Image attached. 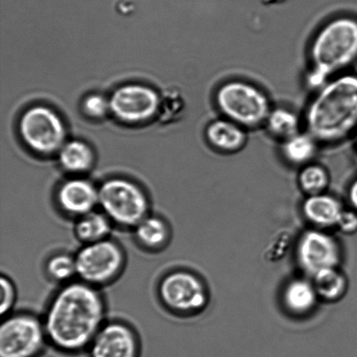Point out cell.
<instances>
[{"label": "cell", "mask_w": 357, "mask_h": 357, "mask_svg": "<svg viewBox=\"0 0 357 357\" xmlns=\"http://www.w3.org/2000/svg\"><path fill=\"white\" fill-rule=\"evenodd\" d=\"M48 344L43 320L28 312L10 313L0 325V357H40Z\"/></svg>", "instance_id": "7"}, {"label": "cell", "mask_w": 357, "mask_h": 357, "mask_svg": "<svg viewBox=\"0 0 357 357\" xmlns=\"http://www.w3.org/2000/svg\"><path fill=\"white\" fill-rule=\"evenodd\" d=\"M83 109L90 117L103 118L111 111L110 100H107L101 94H91L84 100Z\"/></svg>", "instance_id": "25"}, {"label": "cell", "mask_w": 357, "mask_h": 357, "mask_svg": "<svg viewBox=\"0 0 357 357\" xmlns=\"http://www.w3.org/2000/svg\"><path fill=\"white\" fill-rule=\"evenodd\" d=\"M357 62V19L334 17L314 33L309 48L306 83L316 91Z\"/></svg>", "instance_id": "3"}, {"label": "cell", "mask_w": 357, "mask_h": 357, "mask_svg": "<svg viewBox=\"0 0 357 357\" xmlns=\"http://www.w3.org/2000/svg\"><path fill=\"white\" fill-rule=\"evenodd\" d=\"M59 163L68 172L80 174L87 172L93 167L94 155L92 149L82 141L66 143L61 149Z\"/></svg>", "instance_id": "21"}, {"label": "cell", "mask_w": 357, "mask_h": 357, "mask_svg": "<svg viewBox=\"0 0 357 357\" xmlns=\"http://www.w3.org/2000/svg\"><path fill=\"white\" fill-rule=\"evenodd\" d=\"M318 295L313 283L297 279L287 285L283 293V302L290 312L304 314L316 306Z\"/></svg>", "instance_id": "20"}, {"label": "cell", "mask_w": 357, "mask_h": 357, "mask_svg": "<svg viewBox=\"0 0 357 357\" xmlns=\"http://www.w3.org/2000/svg\"><path fill=\"white\" fill-rule=\"evenodd\" d=\"M205 136L211 148L223 153L240 152L248 142V129L224 117L210 122Z\"/></svg>", "instance_id": "14"}, {"label": "cell", "mask_w": 357, "mask_h": 357, "mask_svg": "<svg viewBox=\"0 0 357 357\" xmlns=\"http://www.w3.org/2000/svg\"><path fill=\"white\" fill-rule=\"evenodd\" d=\"M303 208L306 218L320 227L337 226L344 210L337 198L325 194L309 196Z\"/></svg>", "instance_id": "15"}, {"label": "cell", "mask_w": 357, "mask_h": 357, "mask_svg": "<svg viewBox=\"0 0 357 357\" xmlns=\"http://www.w3.org/2000/svg\"><path fill=\"white\" fill-rule=\"evenodd\" d=\"M20 132L24 143L42 155L61 151L65 145V125L59 114L47 107L35 106L24 112Z\"/></svg>", "instance_id": "8"}, {"label": "cell", "mask_w": 357, "mask_h": 357, "mask_svg": "<svg viewBox=\"0 0 357 357\" xmlns=\"http://www.w3.org/2000/svg\"><path fill=\"white\" fill-rule=\"evenodd\" d=\"M264 128L273 138L282 142L304 131L303 119L291 108L273 107Z\"/></svg>", "instance_id": "17"}, {"label": "cell", "mask_w": 357, "mask_h": 357, "mask_svg": "<svg viewBox=\"0 0 357 357\" xmlns=\"http://www.w3.org/2000/svg\"><path fill=\"white\" fill-rule=\"evenodd\" d=\"M297 257L301 267L314 275L324 269L337 268L341 259L340 248L330 234L311 230L301 238Z\"/></svg>", "instance_id": "12"}, {"label": "cell", "mask_w": 357, "mask_h": 357, "mask_svg": "<svg viewBox=\"0 0 357 357\" xmlns=\"http://www.w3.org/2000/svg\"><path fill=\"white\" fill-rule=\"evenodd\" d=\"M77 278L100 288L115 281L123 272L126 254L116 241L108 239L84 244L75 255Z\"/></svg>", "instance_id": "6"}, {"label": "cell", "mask_w": 357, "mask_h": 357, "mask_svg": "<svg viewBox=\"0 0 357 357\" xmlns=\"http://www.w3.org/2000/svg\"><path fill=\"white\" fill-rule=\"evenodd\" d=\"M1 285V305H0V314L1 317L12 313V310L15 305L17 298V289L12 279L8 276L2 275L0 279Z\"/></svg>", "instance_id": "26"}, {"label": "cell", "mask_w": 357, "mask_h": 357, "mask_svg": "<svg viewBox=\"0 0 357 357\" xmlns=\"http://www.w3.org/2000/svg\"><path fill=\"white\" fill-rule=\"evenodd\" d=\"M313 278V284L318 297L327 302L341 299L348 289L347 279L337 268L324 269Z\"/></svg>", "instance_id": "22"}, {"label": "cell", "mask_w": 357, "mask_h": 357, "mask_svg": "<svg viewBox=\"0 0 357 357\" xmlns=\"http://www.w3.org/2000/svg\"><path fill=\"white\" fill-rule=\"evenodd\" d=\"M339 229L344 234H353L357 231V212L356 210H344L337 225Z\"/></svg>", "instance_id": "27"}, {"label": "cell", "mask_w": 357, "mask_h": 357, "mask_svg": "<svg viewBox=\"0 0 357 357\" xmlns=\"http://www.w3.org/2000/svg\"><path fill=\"white\" fill-rule=\"evenodd\" d=\"M89 357H139L141 342L130 325L106 321L89 346Z\"/></svg>", "instance_id": "11"}, {"label": "cell", "mask_w": 357, "mask_h": 357, "mask_svg": "<svg viewBox=\"0 0 357 357\" xmlns=\"http://www.w3.org/2000/svg\"><path fill=\"white\" fill-rule=\"evenodd\" d=\"M330 181V173L326 167L319 163L313 162L301 167L299 185L309 196L324 194Z\"/></svg>", "instance_id": "23"}, {"label": "cell", "mask_w": 357, "mask_h": 357, "mask_svg": "<svg viewBox=\"0 0 357 357\" xmlns=\"http://www.w3.org/2000/svg\"><path fill=\"white\" fill-rule=\"evenodd\" d=\"M307 105L304 131L319 144L331 145L354 135L357 129V75L345 73L334 77Z\"/></svg>", "instance_id": "2"}, {"label": "cell", "mask_w": 357, "mask_h": 357, "mask_svg": "<svg viewBox=\"0 0 357 357\" xmlns=\"http://www.w3.org/2000/svg\"><path fill=\"white\" fill-rule=\"evenodd\" d=\"M353 136H354V139H355V146H356V156H357V129L355 132L354 135H353Z\"/></svg>", "instance_id": "29"}, {"label": "cell", "mask_w": 357, "mask_h": 357, "mask_svg": "<svg viewBox=\"0 0 357 357\" xmlns=\"http://www.w3.org/2000/svg\"><path fill=\"white\" fill-rule=\"evenodd\" d=\"M136 241L149 251H159L165 248L171 238V230L165 219L149 215L134 229Z\"/></svg>", "instance_id": "16"}, {"label": "cell", "mask_w": 357, "mask_h": 357, "mask_svg": "<svg viewBox=\"0 0 357 357\" xmlns=\"http://www.w3.org/2000/svg\"><path fill=\"white\" fill-rule=\"evenodd\" d=\"M55 203L63 215L78 219L99 208V187L86 178H70L58 188Z\"/></svg>", "instance_id": "13"}, {"label": "cell", "mask_w": 357, "mask_h": 357, "mask_svg": "<svg viewBox=\"0 0 357 357\" xmlns=\"http://www.w3.org/2000/svg\"><path fill=\"white\" fill-rule=\"evenodd\" d=\"M319 143L309 132L303 131L281 142V155L287 163L302 167L313 162Z\"/></svg>", "instance_id": "19"}, {"label": "cell", "mask_w": 357, "mask_h": 357, "mask_svg": "<svg viewBox=\"0 0 357 357\" xmlns=\"http://www.w3.org/2000/svg\"><path fill=\"white\" fill-rule=\"evenodd\" d=\"M349 199L354 210L357 212V178L352 182L349 189Z\"/></svg>", "instance_id": "28"}, {"label": "cell", "mask_w": 357, "mask_h": 357, "mask_svg": "<svg viewBox=\"0 0 357 357\" xmlns=\"http://www.w3.org/2000/svg\"><path fill=\"white\" fill-rule=\"evenodd\" d=\"M75 220L73 232L77 240L83 245L98 243L110 238L114 224L99 208Z\"/></svg>", "instance_id": "18"}, {"label": "cell", "mask_w": 357, "mask_h": 357, "mask_svg": "<svg viewBox=\"0 0 357 357\" xmlns=\"http://www.w3.org/2000/svg\"><path fill=\"white\" fill-rule=\"evenodd\" d=\"M99 209L114 226L134 229L150 213L144 189L124 178H111L99 187Z\"/></svg>", "instance_id": "5"}, {"label": "cell", "mask_w": 357, "mask_h": 357, "mask_svg": "<svg viewBox=\"0 0 357 357\" xmlns=\"http://www.w3.org/2000/svg\"><path fill=\"white\" fill-rule=\"evenodd\" d=\"M155 90L139 84H128L115 90L110 98L111 112L127 123H139L152 119L160 107Z\"/></svg>", "instance_id": "10"}, {"label": "cell", "mask_w": 357, "mask_h": 357, "mask_svg": "<svg viewBox=\"0 0 357 357\" xmlns=\"http://www.w3.org/2000/svg\"><path fill=\"white\" fill-rule=\"evenodd\" d=\"M106 313L99 289L79 280L66 283L52 297L45 311L48 344L68 355L87 351L106 323Z\"/></svg>", "instance_id": "1"}, {"label": "cell", "mask_w": 357, "mask_h": 357, "mask_svg": "<svg viewBox=\"0 0 357 357\" xmlns=\"http://www.w3.org/2000/svg\"><path fill=\"white\" fill-rule=\"evenodd\" d=\"M215 101L222 117L248 130L264 127L273 108L271 99L264 90L243 79L222 83L216 90Z\"/></svg>", "instance_id": "4"}, {"label": "cell", "mask_w": 357, "mask_h": 357, "mask_svg": "<svg viewBox=\"0 0 357 357\" xmlns=\"http://www.w3.org/2000/svg\"><path fill=\"white\" fill-rule=\"evenodd\" d=\"M158 295L162 305L178 314L197 313L208 303V293L202 280L194 273L181 269L163 276Z\"/></svg>", "instance_id": "9"}, {"label": "cell", "mask_w": 357, "mask_h": 357, "mask_svg": "<svg viewBox=\"0 0 357 357\" xmlns=\"http://www.w3.org/2000/svg\"><path fill=\"white\" fill-rule=\"evenodd\" d=\"M45 273L52 281L69 283L77 276L75 255L57 253L47 259L45 266Z\"/></svg>", "instance_id": "24"}]
</instances>
